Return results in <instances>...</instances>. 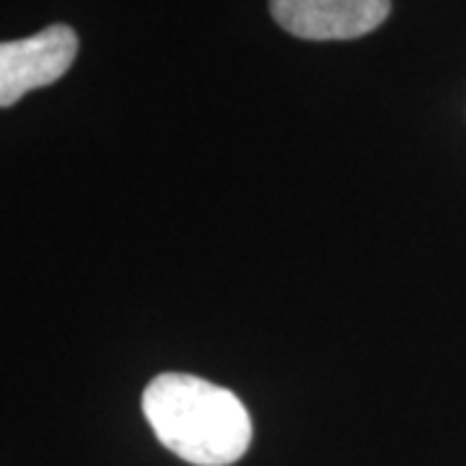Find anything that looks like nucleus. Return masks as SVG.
I'll return each instance as SVG.
<instances>
[{
    "mask_svg": "<svg viewBox=\"0 0 466 466\" xmlns=\"http://www.w3.org/2000/svg\"><path fill=\"white\" fill-rule=\"evenodd\" d=\"M78 55V36L66 24L45 32L0 42V106H14L34 88H45L66 76Z\"/></svg>",
    "mask_w": 466,
    "mask_h": 466,
    "instance_id": "obj_2",
    "label": "nucleus"
},
{
    "mask_svg": "<svg viewBox=\"0 0 466 466\" xmlns=\"http://www.w3.org/2000/svg\"><path fill=\"white\" fill-rule=\"evenodd\" d=\"M269 11L293 36L332 42L379 29L391 11V0H269Z\"/></svg>",
    "mask_w": 466,
    "mask_h": 466,
    "instance_id": "obj_3",
    "label": "nucleus"
},
{
    "mask_svg": "<svg viewBox=\"0 0 466 466\" xmlns=\"http://www.w3.org/2000/svg\"><path fill=\"white\" fill-rule=\"evenodd\" d=\"M143 412L156 438L195 466H228L251 443V417L241 400L187 373H161L143 391Z\"/></svg>",
    "mask_w": 466,
    "mask_h": 466,
    "instance_id": "obj_1",
    "label": "nucleus"
}]
</instances>
